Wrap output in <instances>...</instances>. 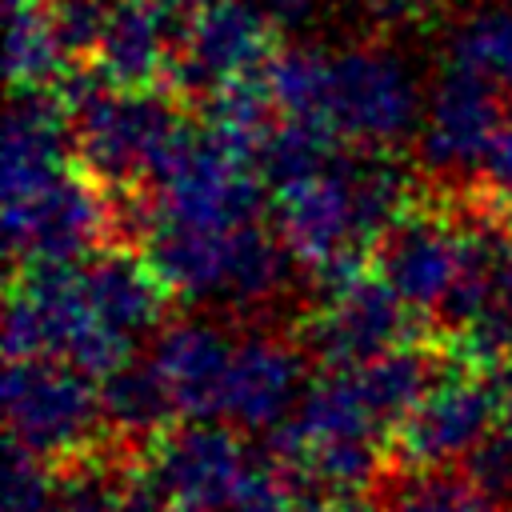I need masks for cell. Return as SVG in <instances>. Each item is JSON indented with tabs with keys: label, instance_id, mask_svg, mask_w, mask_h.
<instances>
[{
	"label": "cell",
	"instance_id": "1",
	"mask_svg": "<svg viewBox=\"0 0 512 512\" xmlns=\"http://www.w3.org/2000/svg\"><path fill=\"white\" fill-rule=\"evenodd\" d=\"M268 460L296 484L364 500L388 460V428L360 396L348 368H324L268 432Z\"/></svg>",
	"mask_w": 512,
	"mask_h": 512
},
{
	"label": "cell",
	"instance_id": "2",
	"mask_svg": "<svg viewBox=\"0 0 512 512\" xmlns=\"http://www.w3.org/2000/svg\"><path fill=\"white\" fill-rule=\"evenodd\" d=\"M52 92L72 116L84 172L108 192L144 188L156 156L184 128V96L172 88H120L100 68L68 64Z\"/></svg>",
	"mask_w": 512,
	"mask_h": 512
},
{
	"label": "cell",
	"instance_id": "3",
	"mask_svg": "<svg viewBox=\"0 0 512 512\" xmlns=\"http://www.w3.org/2000/svg\"><path fill=\"white\" fill-rule=\"evenodd\" d=\"M148 224H196V228H240L260 216L264 180L252 168V156L212 128H180V136L156 156L148 180ZM144 224V228H148Z\"/></svg>",
	"mask_w": 512,
	"mask_h": 512
},
{
	"label": "cell",
	"instance_id": "4",
	"mask_svg": "<svg viewBox=\"0 0 512 512\" xmlns=\"http://www.w3.org/2000/svg\"><path fill=\"white\" fill-rule=\"evenodd\" d=\"M4 416L12 444L60 468L68 460L96 452V432L104 428L100 384L56 356L8 360Z\"/></svg>",
	"mask_w": 512,
	"mask_h": 512
},
{
	"label": "cell",
	"instance_id": "5",
	"mask_svg": "<svg viewBox=\"0 0 512 512\" xmlns=\"http://www.w3.org/2000/svg\"><path fill=\"white\" fill-rule=\"evenodd\" d=\"M424 100L408 60L384 40H356L332 52L324 124L352 148L392 152L420 128Z\"/></svg>",
	"mask_w": 512,
	"mask_h": 512
},
{
	"label": "cell",
	"instance_id": "6",
	"mask_svg": "<svg viewBox=\"0 0 512 512\" xmlns=\"http://www.w3.org/2000/svg\"><path fill=\"white\" fill-rule=\"evenodd\" d=\"M496 432V388L488 372L452 364L408 408L388 436V460L400 476L460 468Z\"/></svg>",
	"mask_w": 512,
	"mask_h": 512
},
{
	"label": "cell",
	"instance_id": "7",
	"mask_svg": "<svg viewBox=\"0 0 512 512\" xmlns=\"http://www.w3.org/2000/svg\"><path fill=\"white\" fill-rule=\"evenodd\" d=\"M256 464L240 428L224 420L172 424L140 452L144 480L172 512H224Z\"/></svg>",
	"mask_w": 512,
	"mask_h": 512
},
{
	"label": "cell",
	"instance_id": "8",
	"mask_svg": "<svg viewBox=\"0 0 512 512\" xmlns=\"http://www.w3.org/2000/svg\"><path fill=\"white\" fill-rule=\"evenodd\" d=\"M4 232L12 264H80L92 252L116 244L112 192L88 172H60L28 200L4 208Z\"/></svg>",
	"mask_w": 512,
	"mask_h": 512
},
{
	"label": "cell",
	"instance_id": "9",
	"mask_svg": "<svg viewBox=\"0 0 512 512\" xmlns=\"http://www.w3.org/2000/svg\"><path fill=\"white\" fill-rule=\"evenodd\" d=\"M420 316L424 312H416L380 272H360L320 296V304L300 320L296 340L324 368H352L396 344L420 340Z\"/></svg>",
	"mask_w": 512,
	"mask_h": 512
},
{
	"label": "cell",
	"instance_id": "10",
	"mask_svg": "<svg viewBox=\"0 0 512 512\" xmlns=\"http://www.w3.org/2000/svg\"><path fill=\"white\" fill-rule=\"evenodd\" d=\"M464 264V232L448 188L412 200L408 212L376 240V272L424 316L448 300Z\"/></svg>",
	"mask_w": 512,
	"mask_h": 512
},
{
	"label": "cell",
	"instance_id": "11",
	"mask_svg": "<svg viewBox=\"0 0 512 512\" xmlns=\"http://www.w3.org/2000/svg\"><path fill=\"white\" fill-rule=\"evenodd\" d=\"M500 124L504 108L496 84L468 68L448 64V72H440V80L432 84L416 128L420 168L436 188L464 184L472 172H480Z\"/></svg>",
	"mask_w": 512,
	"mask_h": 512
},
{
	"label": "cell",
	"instance_id": "12",
	"mask_svg": "<svg viewBox=\"0 0 512 512\" xmlns=\"http://www.w3.org/2000/svg\"><path fill=\"white\" fill-rule=\"evenodd\" d=\"M272 16L264 0H204L176 48L168 84L176 96H208L240 76H252L272 56Z\"/></svg>",
	"mask_w": 512,
	"mask_h": 512
},
{
	"label": "cell",
	"instance_id": "13",
	"mask_svg": "<svg viewBox=\"0 0 512 512\" xmlns=\"http://www.w3.org/2000/svg\"><path fill=\"white\" fill-rule=\"evenodd\" d=\"M232 356H236V336L204 316L164 324L152 336V352H148L184 420H224Z\"/></svg>",
	"mask_w": 512,
	"mask_h": 512
},
{
	"label": "cell",
	"instance_id": "14",
	"mask_svg": "<svg viewBox=\"0 0 512 512\" xmlns=\"http://www.w3.org/2000/svg\"><path fill=\"white\" fill-rule=\"evenodd\" d=\"M304 344L280 332L256 328L236 340L224 420L240 432H272L280 428L304 396Z\"/></svg>",
	"mask_w": 512,
	"mask_h": 512
},
{
	"label": "cell",
	"instance_id": "15",
	"mask_svg": "<svg viewBox=\"0 0 512 512\" xmlns=\"http://www.w3.org/2000/svg\"><path fill=\"white\" fill-rule=\"evenodd\" d=\"M76 152V132L64 100L52 88H16L4 148H0V196L4 208L28 200L60 172H68V156Z\"/></svg>",
	"mask_w": 512,
	"mask_h": 512
},
{
	"label": "cell",
	"instance_id": "16",
	"mask_svg": "<svg viewBox=\"0 0 512 512\" xmlns=\"http://www.w3.org/2000/svg\"><path fill=\"white\" fill-rule=\"evenodd\" d=\"M196 8L180 0H116L96 44V68L120 88H160Z\"/></svg>",
	"mask_w": 512,
	"mask_h": 512
},
{
	"label": "cell",
	"instance_id": "17",
	"mask_svg": "<svg viewBox=\"0 0 512 512\" xmlns=\"http://www.w3.org/2000/svg\"><path fill=\"white\" fill-rule=\"evenodd\" d=\"M232 236L236 228H196L152 220L140 236V256L152 264L172 300L184 304H228L232 280Z\"/></svg>",
	"mask_w": 512,
	"mask_h": 512
},
{
	"label": "cell",
	"instance_id": "18",
	"mask_svg": "<svg viewBox=\"0 0 512 512\" xmlns=\"http://www.w3.org/2000/svg\"><path fill=\"white\" fill-rule=\"evenodd\" d=\"M84 296L92 316L128 344L164 328V304L172 300L152 264L128 244H108L84 260Z\"/></svg>",
	"mask_w": 512,
	"mask_h": 512
},
{
	"label": "cell",
	"instance_id": "19",
	"mask_svg": "<svg viewBox=\"0 0 512 512\" xmlns=\"http://www.w3.org/2000/svg\"><path fill=\"white\" fill-rule=\"evenodd\" d=\"M100 384V412H104V428L120 440V444H148L156 440L164 428L176 424V400L164 384V376L156 372V364L144 360H128L116 372H108Z\"/></svg>",
	"mask_w": 512,
	"mask_h": 512
},
{
	"label": "cell",
	"instance_id": "20",
	"mask_svg": "<svg viewBox=\"0 0 512 512\" xmlns=\"http://www.w3.org/2000/svg\"><path fill=\"white\" fill-rule=\"evenodd\" d=\"M332 160H336V132L316 120H296V116L272 120L252 148V168L272 192L316 176Z\"/></svg>",
	"mask_w": 512,
	"mask_h": 512
},
{
	"label": "cell",
	"instance_id": "21",
	"mask_svg": "<svg viewBox=\"0 0 512 512\" xmlns=\"http://www.w3.org/2000/svg\"><path fill=\"white\" fill-rule=\"evenodd\" d=\"M328 68H332V52L324 44H316V40H292L284 48H272V56L264 60L260 76H264L268 96H272V104H276L280 116L324 124Z\"/></svg>",
	"mask_w": 512,
	"mask_h": 512
},
{
	"label": "cell",
	"instance_id": "22",
	"mask_svg": "<svg viewBox=\"0 0 512 512\" xmlns=\"http://www.w3.org/2000/svg\"><path fill=\"white\" fill-rule=\"evenodd\" d=\"M448 64L468 68L512 96V4H480L452 24Z\"/></svg>",
	"mask_w": 512,
	"mask_h": 512
},
{
	"label": "cell",
	"instance_id": "23",
	"mask_svg": "<svg viewBox=\"0 0 512 512\" xmlns=\"http://www.w3.org/2000/svg\"><path fill=\"white\" fill-rule=\"evenodd\" d=\"M72 60L64 56L40 4L8 8V80L12 88H52Z\"/></svg>",
	"mask_w": 512,
	"mask_h": 512
},
{
	"label": "cell",
	"instance_id": "24",
	"mask_svg": "<svg viewBox=\"0 0 512 512\" xmlns=\"http://www.w3.org/2000/svg\"><path fill=\"white\" fill-rule=\"evenodd\" d=\"M380 512H504V504L484 496L468 476L412 472L388 492Z\"/></svg>",
	"mask_w": 512,
	"mask_h": 512
},
{
	"label": "cell",
	"instance_id": "25",
	"mask_svg": "<svg viewBox=\"0 0 512 512\" xmlns=\"http://www.w3.org/2000/svg\"><path fill=\"white\" fill-rule=\"evenodd\" d=\"M112 4L116 0H44V16H48L68 60L96 56V44H100Z\"/></svg>",
	"mask_w": 512,
	"mask_h": 512
},
{
	"label": "cell",
	"instance_id": "26",
	"mask_svg": "<svg viewBox=\"0 0 512 512\" xmlns=\"http://www.w3.org/2000/svg\"><path fill=\"white\" fill-rule=\"evenodd\" d=\"M56 492V468L36 452L8 440L4 460V512H48Z\"/></svg>",
	"mask_w": 512,
	"mask_h": 512
},
{
	"label": "cell",
	"instance_id": "27",
	"mask_svg": "<svg viewBox=\"0 0 512 512\" xmlns=\"http://www.w3.org/2000/svg\"><path fill=\"white\" fill-rule=\"evenodd\" d=\"M480 192L512 220V116L500 124V132L480 164Z\"/></svg>",
	"mask_w": 512,
	"mask_h": 512
},
{
	"label": "cell",
	"instance_id": "28",
	"mask_svg": "<svg viewBox=\"0 0 512 512\" xmlns=\"http://www.w3.org/2000/svg\"><path fill=\"white\" fill-rule=\"evenodd\" d=\"M440 0H360L364 16L380 28H404V24H420L432 16Z\"/></svg>",
	"mask_w": 512,
	"mask_h": 512
},
{
	"label": "cell",
	"instance_id": "29",
	"mask_svg": "<svg viewBox=\"0 0 512 512\" xmlns=\"http://www.w3.org/2000/svg\"><path fill=\"white\" fill-rule=\"evenodd\" d=\"M108 512H172L164 500H160V492L144 480V472L136 468L128 480H124V488H120V496L112 500V508Z\"/></svg>",
	"mask_w": 512,
	"mask_h": 512
},
{
	"label": "cell",
	"instance_id": "30",
	"mask_svg": "<svg viewBox=\"0 0 512 512\" xmlns=\"http://www.w3.org/2000/svg\"><path fill=\"white\" fill-rule=\"evenodd\" d=\"M492 388H496V436L512 444V360L492 372Z\"/></svg>",
	"mask_w": 512,
	"mask_h": 512
},
{
	"label": "cell",
	"instance_id": "31",
	"mask_svg": "<svg viewBox=\"0 0 512 512\" xmlns=\"http://www.w3.org/2000/svg\"><path fill=\"white\" fill-rule=\"evenodd\" d=\"M500 300L512 308V240H508L504 260H500Z\"/></svg>",
	"mask_w": 512,
	"mask_h": 512
},
{
	"label": "cell",
	"instance_id": "32",
	"mask_svg": "<svg viewBox=\"0 0 512 512\" xmlns=\"http://www.w3.org/2000/svg\"><path fill=\"white\" fill-rule=\"evenodd\" d=\"M480 4H512V0H480Z\"/></svg>",
	"mask_w": 512,
	"mask_h": 512
}]
</instances>
